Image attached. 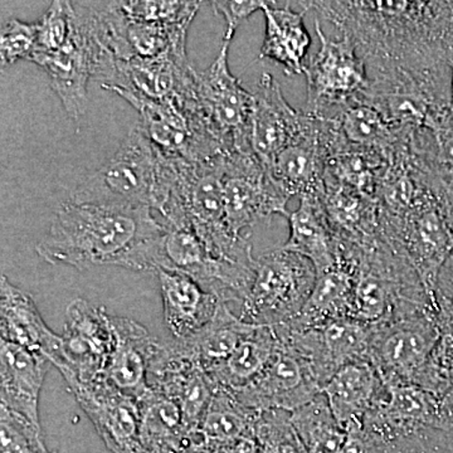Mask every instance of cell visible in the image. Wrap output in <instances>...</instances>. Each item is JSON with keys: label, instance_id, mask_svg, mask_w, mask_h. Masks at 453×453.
I'll return each mask as SVG.
<instances>
[{"label": "cell", "instance_id": "6da1fadb", "mask_svg": "<svg viewBox=\"0 0 453 453\" xmlns=\"http://www.w3.org/2000/svg\"><path fill=\"white\" fill-rule=\"evenodd\" d=\"M356 47L369 76L451 73L453 2H303Z\"/></svg>", "mask_w": 453, "mask_h": 453}, {"label": "cell", "instance_id": "7a4b0ae2", "mask_svg": "<svg viewBox=\"0 0 453 453\" xmlns=\"http://www.w3.org/2000/svg\"><path fill=\"white\" fill-rule=\"evenodd\" d=\"M164 229L149 207L65 201L35 252L50 265L77 270L113 265L138 271L142 252Z\"/></svg>", "mask_w": 453, "mask_h": 453}, {"label": "cell", "instance_id": "3957f363", "mask_svg": "<svg viewBox=\"0 0 453 453\" xmlns=\"http://www.w3.org/2000/svg\"><path fill=\"white\" fill-rule=\"evenodd\" d=\"M225 157L195 163L162 153V187L157 211L166 226L189 229L198 235L216 257L251 266L255 256L249 238L235 235L226 220Z\"/></svg>", "mask_w": 453, "mask_h": 453}, {"label": "cell", "instance_id": "277c9868", "mask_svg": "<svg viewBox=\"0 0 453 453\" xmlns=\"http://www.w3.org/2000/svg\"><path fill=\"white\" fill-rule=\"evenodd\" d=\"M162 187V153L142 127L127 134L115 154L74 188L68 201L157 210Z\"/></svg>", "mask_w": 453, "mask_h": 453}, {"label": "cell", "instance_id": "5b68a950", "mask_svg": "<svg viewBox=\"0 0 453 453\" xmlns=\"http://www.w3.org/2000/svg\"><path fill=\"white\" fill-rule=\"evenodd\" d=\"M315 266L283 247L255 257L253 277L240 318L250 324L277 326L299 316L314 290Z\"/></svg>", "mask_w": 453, "mask_h": 453}, {"label": "cell", "instance_id": "8992f818", "mask_svg": "<svg viewBox=\"0 0 453 453\" xmlns=\"http://www.w3.org/2000/svg\"><path fill=\"white\" fill-rule=\"evenodd\" d=\"M232 38L223 37L219 56L196 74L192 103L208 134L226 155L253 154L250 127L255 96L241 85L228 65Z\"/></svg>", "mask_w": 453, "mask_h": 453}, {"label": "cell", "instance_id": "52a82bcc", "mask_svg": "<svg viewBox=\"0 0 453 453\" xmlns=\"http://www.w3.org/2000/svg\"><path fill=\"white\" fill-rule=\"evenodd\" d=\"M253 265L244 266L216 257L189 229L165 225L163 234L146 247L140 271L154 273L165 270L181 273L195 280L223 303L240 301L242 303L251 285Z\"/></svg>", "mask_w": 453, "mask_h": 453}, {"label": "cell", "instance_id": "ba28073f", "mask_svg": "<svg viewBox=\"0 0 453 453\" xmlns=\"http://www.w3.org/2000/svg\"><path fill=\"white\" fill-rule=\"evenodd\" d=\"M73 4V27L65 46L50 55L33 56L29 61L49 74L50 88L79 127L86 111L89 79H103L115 58L98 40L86 2Z\"/></svg>", "mask_w": 453, "mask_h": 453}, {"label": "cell", "instance_id": "9c48e42d", "mask_svg": "<svg viewBox=\"0 0 453 453\" xmlns=\"http://www.w3.org/2000/svg\"><path fill=\"white\" fill-rule=\"evenodd\" d=\"M315 31L320 49L306 65L308 98L303 111L324 118L338 111L340 107L362 100L371 80L365 61L347 37H327L318 18Z\"/></svg>", "mask_w": 453, "mask_h": 453}, {"label": "cell", "instance_id": "30bf717a", "mask_svg": "<svg viewBox=\"0 0 453 453\" xmlns=\"http://www.w3.org/2000/svg\"><path fill=\"white\" fill-rule=\"evenodd\" d=\"M380 234L410 261L434 301L438 273L453 252V234L436 196L404 216L380 213Z\"/></svg>", "mask_w": 453, "mask_h": 453}, {"label": "cell", "instance_id": "8fae6325", "mask_svg": "<svg viewBox=\"0 0 453 453\" xmlns=\"http://www.w3.org/2000/svg\"><path fill=\"white\" fill-rule=\"evenodd\" d=\"M109 91L118 94L139 112V127L165 157L195 163L226 157L189 101H153L118 88Z\"/></svg>", "mask_w": 453, "mask_h": 453}, {"label": "cell", "instance_id": "7c38bea8", "mask_svg": "<svg viewBox=\"0 0 453 453\" xmlns=\"http://www.w3.org/2000/svg\"><path fill=\"white\" fill-rule=\"evenodd\" d=\"M434 311L372 325L369 362L384 384H413L441 339Z\"/></svg>", "mask_w": 453, "mask_h": 453}, {"label": "cell", "instance_id": "4fadbf2b", "mask_svg": "<svg viewBox=\"0 0 453 453\" xmlns=\"http://www.w3.org/2000/svg\"><path fill=\"white\" fill-rule=\"evenodd\" d=\"M225 205L226 220L235 235L259 223L270 222L276 214L288 219V198L273 183L255 154L226 155Z\"/></svg>", "mask_w": 453, "mask_h": 453}, {"label": "cell", "instance_id": "5bb4252c", "mask_svg": "<svg viewBox=\"0 0 453 453\" xmlns=\"http://www.w3.org/2000/svg\"><path fill=\"white\" fill-rule=\"evenodd\" d=\"M65 362L56 368L62 377L81 383L105 380L107 365L115 348L111 315L85 299H74L65 309Z\"/></svg>", "mask_w": 453, "mask_h": 453}, {"label": "cell", "instance_id": "9a60e30c", "mask_svg": "<svg viewBox=\"0 0 453 453\" xmlns=\"http://www.w3.org/2000/svg\"><path fill=\"white\" fill-rule=\"evenodd\" d=\"M235 398L256 412H295L321 395V384L308 363L279 340L273 359L251 383L231 390Z\"/></svg>", "mask_w": 453, "mask_h": 453}, {"label": "cell", "instance_id": "2e32d148", "mask_svg": "<svg viewBox=\"0 0 453 453\" xmlns=\"http://www.w3.org/2000/svg\"><path fill=\"white\" fill-rule=\"evenodd\" d=\"M196 74L184 42L154 58L116 59L101 88L153 101L184 100L195 89Z\"/></svg>", "mask_w": 453, "mask_h": 453}, {"label": "cell", "instance_id": "e0dca14e", "mask_svg": "<svg viewBox=\"0 0 453 453\" xmlns=\"http://www.w3.org/2000/svg\"><path fill=\"white\" fill-rule=\"evenodd\" d=\"M148 383L180 407L189 431L198 427L216 390L204 368L177 340L159 342L149 366Z\"/></svg>", "mask_w": 453, "mask_h": 453}, {"label": "cell", "instance_id": "ac0fdd59", "mask_svg": "<svg viewBox=\"0 0 453 453\" xmlns=\"http://www.w3.org/2000/svg\"><path fill=\"white\" fill-rule=\"evenodd\" d=\"M74 398L112 453H145L140 440V411L135 399L106 380L81 383L64 377Z\"/></svg>", "mask_w": 453, "mask_h": 453}, {"label": "cell", "instance_id": "d6986e66", "mask_svg": "<svg viewBox=\"0 0 453 453\" xmlns=\"http://www.w3.org/2000/svg\"><path fill=\"white\" fill-rule=\"evenodd\" d=\"M384 386V392L363 422L369 445L389 442L425 427H437L440 422L437 396L413 384Z\"/></svg>", "mask_w": 453, "mask_h": 453}, {"label": "cell", "instance_id": "ffe728a7", "mask_svg": "<svg viewBox=\"0 0 453 453\" xmlns=\"http://www.w3.org/2000/svg\"><path fill=\"white\" fill-rule=\"evenodd\" d=\"M253 96L250 142L253 154L267 169L277 155L305 131L310 116L290 106L271 73L262 74Z\"/></svg>", "mask_w": 453, "mask_h": 453}, {"label": "cell", "instance_id": "44dd1931", "mask_svg": "<svg viewBox=\"0 0 453 453\" xmlns=\"http://www.w3.org/2000/svg\"><path fill=\"white\" fill-rule=\"evenodd\" d=\"M362 249L339 240L338 264L318 273L314 290L299 316L288 325L296 329L321 326L330 321L351 319L356 276Z\"/></svg>", "mask_w": 453, "mask_h": 453}, {"label": "cell", "instance_id": "7402d4cb", "mask_svg": "<svg viewBox=\"0 0 453 453\" xmlns=\"http://www.w3.org/2000/svg\"><path fill=\"white\" fill-rule=\"evenodd\" d=\"M309 116L305 131L267 166L268 175L288 199L323 198L325 193L326 155L321 142L320 120L311 113Z\"/></svg>", "mask_w": 453, "mask_h": 453}, {"label": "cell", "instance_id": "603a6c76", "mask_svg": "<svg viewBox=\"0 0 453 453\" xmlns=\"http://www.w3.org/2000/svg\"><path fill=\"white\" fill-rule=\"evenodd\" d=\"M0 340L40 354L52 365L65 362L62 335L47 326L31 295L14 286L5 275L0 280Z\"/></svg>", "mask_w": 453, "mask_h": 453}, {"label": "cell", "instance_id": "cb8c5ba5", "mask_svg": "<svg viewBox=\"0 0 453 453\" xmlns=\"http://www.w3.org/2000/svg\"><path fill=\"white\" fill-rule=\"evenodd\" d=\"M50 365L47 357L0 340V405L41 427L38 408Z\"/></svg>", "mask_w": 453, "mask_h": 453}, {"label": "cell", "instance_id": "d4e9b609", "mask_svg": "<svg viewBox=\"0 0 453 453\" xmlns=\"http://www.w3.org/2000/svg\"><path fill=\"white\" fill-rule=\"evenodd\" d=\"M111 321L115 348L107 365L105 380L124 395L139 402L150 392L149 366L159 342L146 327L131 319L111 315Z\"/></svg>", "mask_w": 453, "mask_h": 453}, {"label": "cell", "instance_id": "484cf974", "mask_svg": "<svg viewBox=\"0 0 453 453\" xmlns=\"http://www.w3.org/2000/svg\"><path fill=\"white\" fill-rule=\"evenodd\" d=\"M154 273L159 280L164 323L169 332L177 342L193 338L216 316L223 301L181 273L165 270Z\"/></svg>", "mask_w": 453, "mask_h": 453}, {"label": "cell", "instance_id": "4316f807", "mask_svg": "<svg viewBox=\"0 0 453 453\" xmlns=\"http://www.w3.org/2000/svg\"><path fill=\"white\" fill-rule=\"evenodd\" d=\"M383 380L371 362L340 368L321 388L334 418L345 432L363 429L366 414L384 392Z\"/></svg>", "mask_w": 453, "mask_h": 453}, {"label": "cell", "instance_id": "83f0119b", "mask_svg": "<svg viewBox=\"0 0 453 453\" xmlns=\"http://www.w3.org/2000/svg\"><path fill=\"white\" fill-rule=\"evenodd\" d=\"M275 2H267L264 14L266 19V35L262 43L259 59H273L282 65L283 70L290 76L305 74L306 55L311 44L308 29L303 18L309 9L297 3L303 11L292 9V3L285 7H273Z\"/></svg>", "mask_w": 453, "mask_h": 453}, {"label": "cell", "instance_id": "f1b7e54d", "mask_svg": "<svg viewBox=\"0 0 453 453\" xmlns=\"http://www.w3.org/2000/svg\"><path fill=\"white\" fill-rule=\"evenodd\" d=\"M299 201V208L288 213L290 237L282 247L310 259L316 273H324L338 264V237L330 226L321 198L303 196Z\"/></svg>", "mask_w": 453, "mask_h": 453}, {"label": "cell", "instance_id": "f546056e", "mask_svg": "<svg viewBox=\"0 0 453 453\" xmlns=\"http://www.w3.org/2000/svg\"><path fill=\"white\" fill-rule=\"evenodd\" d=\"M321 201L339 240L365 247L380 237V211L374 199L340 184L325 183Z\"/></svg>", "mask_w": 453, "mask_h": 453}, {"label": "cell", "instance_id": "4dcf8cb0", "mask_svg": "<svg viewBox=\"0 0 453 453\" xmlns=\"http://www.w3.org/2000/svg\"><path fill=\"white\" fill-rule=\"evenodd\" d=\"M325 153V183L350 188L377 201L378 188L388 166L384 155L349 144L339 131L326 140Z\"/></svg>", "mask_w": 453, "mask_h": 453}, {"label": "cell", "instance_id": "1f68e13d", "mask_svg": "<svg viewBox=\"0 0 453 453\" xmlns=\"http://www.w3.org/2000/svg\"><path fill=\"white\" fill-rule=\"evenodd\" d=\"M140 440L145 453H183L188 428L180 407L168 396L150 392L138 402Z\"/></svg>", "mask_w": 453, "mask_h": 453}, {"label": "cell", "instance_id": "d6a6232c", "mask_svg": "<svg viewBox=\"0 0 453 453\" xmlns=\"http://www.w3.org/2000/svg\"><path fill=\"white\" fill-rule=\"evenodd\" d=\"M321 119L335 122L349 144L377 151L388 160L407 142L374 107L363 101H354Z\"/></svg>", "mask_w": 453, "mask_h": 453}, {"label": "cell", "instance_id": "836d02e7", "mask_svg": "<svg viewBox=\"0 0 453 453\" xmlns=\"http://www.w3.org/2000/svg\"><path fill=\"white\" fill-rule=\"evenodd\" d=\"M279 347L273 326L258 325L222 365L207 372L216 389L237 390L251 383L266 368Z\"/></svg>", "mask_w": 453, "mask_h": 453}, {"label": "cell", "instance_id": "e575fe53", "mask_svg": "<svg viewBox=\"0 0 453 453\" xmlns=\"http://www.w3.org/2000/svg\"><path fill=\"white\" fill-rule=\"evenodd\" d=\"M258 325L250 324L234 315L228 303L219 305L216 316L186 342H179L198 360L205 372L222 365L238 345L249 338Z\"/></svg>", "mask_w": 453, "mask_h": 453}, {"label": "cell", "instance_id": "d590c367", "mask_svg": "<svg viewBox=\"0 0 453 453\" xmlns=\"http://www.w3.org/2000/svg\"><path fill=\"white\" fill-rule=\"evenodd\" d=\"M259 413L241 403L231 390L216 389L198 429L203 437L201 449L205 453L217 446L228 445L255 434Z\"/></svg>", "mask_w": 453, "mask_h": 453}, {"label": "cell", "instance_id": "8d00e7d4", "mask_svg": "<svg viewBox=\"0 0 453 453\" xmlns=\"http://www.w3.org/2000/svg\"><path fill=\"white\" fill-rule=\"evenodd\" d=\"M291 422L308 453H340L347 441L323 395L292 412Z\"/></svg>", "mask_w": 453, "mask_h": 453}, {"label": "cell", "instance_id": "74e56055", "mask_svg": "<svg viewBox=\"0 0 453 453\" xmlns=\"http://www.w3.org/2000/svg\"><path fill=\"white\" fill-rule=\"evenodd\" d=\"M255 436L262 453H308L292 426L291 413L286 411L259 413Z\"/></svg>", "mask_w": 453, "mask_h": 453}, {"label": "cell", "instance_id": "f35d334b", "mask_svg": "<svg viewBox=\"0 0 453 453\" xmlns=\"http://www.w3.org/2000/svg\"><path fill=\"white\" fill-rule=\"evenodd\" d=\"M201 2L177 0H131L120 2L125 16L138 22L157 25H192Z\"/></svg>", "mask_w": 453, "mask_h": 453}, {"label": "cell", "instance_id": "ab89813d", "mask_svg": "<svg viewBox=\"0 0 453 453\" xmlns=\"http://www.w3.org/2000/svg\"><path fill=\"white\" fill-rule=\"evenodd\" d=\"M0 453H50L42 427L0 405Z\"/></svg>", "mask_w": 453, "mask_h": 453}, {"label": "cell", "instance_id": "60d3db41", "mask_svg": "<svg viewBox=\"0 0 453 453\" xmlns=\"http://www.w3.org/2000/svg\"><path fill=\"white\" fill-rule=\"evenodd\" d=\"M73 14V2L55 0L50 3L46 13L35 23L37 25V44H35V52L33 53V56L50 55L65 46V42L70 38Z\"/></svg>", "mask_w": 453, "mask_h": 453}, {"label": "cell", "instance_id": "b9f144b4", "mask_svg": "<svg viewBox=\"0 0 453 453\" xmlns=\"http://www.w3.org/2000/svg\"><path fill=\"white\" fill-rule=\"evenodd\" d=\"M371 453H453V427H425L389 442L371 446Z\"/></svg>", "mask_w": 453, "mask_h": 453}, {"label": "cell", "instance_id": "7bdbcfd3", "mask_svg": "<svg viewBox=\"0 0 453 453\" xmlns=\"http://www.w3.org/2000/svg\"><path fill=\"white\" fill-rule=\"evenodd\" d=\"M37 44V25L9 20L0 35V64L2 68L11 67L20 59H31Z\"/></svg>", "mask_w": 453, "mask_h": 453}, {"label": "cell", "instance_id": "ee69618b", "mask_svg": "<svg viewBox=\"0 0 453 453\" xmlns=\"http://www.w3.org/2000/svg\"><path fill=\"white\" fill-rule=\"evenodd\" d=\"M434 303L441 333L453 329V252L438 273Z\"/></svg>", "mask_w": 453, "mask_h": 453}, {"label": "cell", "instance_id": "f6af8a7d", "mask_svg": "<svg viewBox=\"0 0 453 453\" xmlns=\"http://www.w3.org/2000/svg\"><path fill=\"white\" fill-rule=\"evenodd\" d=\"M211 4L214 12L226 19V29L225 37L234 40L238 27L242 25L244 20L249 19L256 12L264 11L267 2L235 0V2H211Z\"/></svg>", "mask_w": 453, "mask_h": 453}, {"label": "cell", "instance_id": "bcb514c9", "mask_svg": "<svg viewBox=\"0 0 453 453\" xmlns=\"http://www.w3.org/2000/svg\"><path fill=\"white\" fill-rule=\"evenodd\" d=\"M428 187L436 196L453 234V177L429 178Z\"/></svg>", "mask_w": 453, "mask_h": 453}, {"label": "cell", "instance_id": "7dc6e473", "mask_svg": "<svg viewBox=\"0 0 453 453\" xmlns=\"http://www.w3.org/2000/svg\"><path fill=\"white\" fill-rule=\"evenodd\" d=\"M205 453H262L255 434H250L235 441V442L228 443V445L217 446L211 449Z\"/></svg>", "mask_w": 453, "mask_h": 453}, {"label": "cell", "instance_id": "c3c4849f", "mask_svg": "<svg viewBox=\"0 0 453 453\" xmlns=\"http://www.w3.org/2000/svg\"><path fill=\"white\" fill-rule=\"evenodd\" d=\"M437 427H453V387L440 399V422Z\"/></svg>", "mask_w": 453, "mask_h": 453}, {"label": "cell", "instance_id": "681fc988", "mask_svg": "<svg viewBox=\"0 0 453 453\" xmlns=\"http://www.w3.org/2000/svg\"><path fill=\"white\" fill-rule=\"evenodd\" d=\"M451 68H452V79H451V100L453 105V61H451Z\"/></svg>", "mask_w": 453, "mask_h": 453}]
</instances>
